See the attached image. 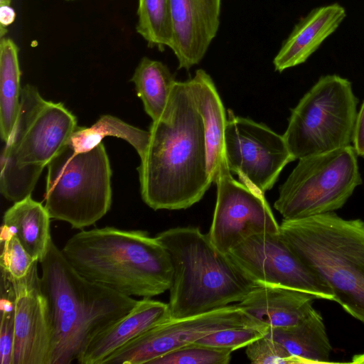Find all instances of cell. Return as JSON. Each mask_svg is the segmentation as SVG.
<instances>
[{
	"label": "cell",
	"instance_id": "obj_20",
	"mask_svg": "<svg viewBox=\"0 0 364 364\" xmlns=\"http://www.w3.org/2000/svg\"><path fill=\"white\" fill-rule=\"evenodd\" d=\"M50 217L41 203L29 196L14 203L4 213L1 228L16 236L38 263L46 255L50 235Z\"/></svg>",
	"mask_w": 364,
	"mask_h": 364
},
{
	"label": "cell",
	"instance_id": "obj_34",
	"mask_svg": "<svg viewBox=\"0 0 364 364\" xmlns=\"http://www.w3.org/2000/svg\"><path fill=\"white\" fill-rule=\"evenodd\" d=\"M11 0H0V6L1 5H11Z\"/></svg>",
	"mask_w": 364,
	"mask_h": 364
},
{
	"label": "cell",
	"instance_id": "obj_31",
	"mask_svg": "<svg viewBox=\"0 0 364 364\" xmlns=\"http://www.w3.org/2000/svg\"><path fill=\"white\" fill-rule=\"evenodd\" d=\"M352 142L357 155L364 157V101L357 113Z\"/></svg>",
	"mask_w": 364,
	"mask_h": 364
},
{
	"label": "cell",
	"instance_id": "obj_24",
	"mask_svg": "<svg viewBox=\"0 0 364 364\" xmlns=\"http://www.w3.org/2000/svg\"><path fill=\"white\" fill-rule=\"evenodd\" d=\"M106 136H114L127 141L141 159L148 146L150 132L106 114L101 116L90 127H77L67 144L76 153L86 152L97 146Z\"/></svg>",
	"mask_w": 364,
	"mask_h": 364
},
{
	"label": "cell",
	"instance_id": "obj_13",
	"mask_svg": "<svg viewBox=\"0 0 364 364\" xmlns=\"http://www.w3.org/2000/svg\"><path fill=\"white\" fill-rule=\"evenodd\" d=\"M259 323L237 305H228L208 312L171 318L134 338L101 364L149 363L171 351L196 342L224 328Z\"/></svg>",
	"mask_w": 364,
	"mask_h": 364
},
{
	"label": "cell",
	"instance_id": "obj_14",
	"mask_svg": "<svg viewBox=\"0 0 364 364\" xmlns=\"http://www.w3.org/2000/svg\"><path fill=\"white\" fill-rule=\"evenodd\" d=\"M20 279L9 276L14 291V338L12 364H48L51 322L37 264Z\"/></svg>",
	"mask_w": 364,
	"mask_h": 364
},
{
	"label": "cell",
	"instance_id": "obj_11",
	"mask_svg": "<svg viewBox=\"0 0 364 364\" xmlns=\"http://www.w3.org/2000/svg\"><path fill=\"white\" fill-rule=\"evenodd\" d=\"M215 183L216 203L208 234L219 251L229 254L254 235L279 232V225L264 194L236 181L227 161L222 165Z\"/></svg>",
	"mask_w": 364,
	"mask_h": 364
},
{
	"label": "cell",
	"instance_id": "obj_29",
	"mask_svg": "<svg viewBox=\"0 0 364 364\" xmlns=\"http://www.w3.org/2000/svg\"><path fill=\"white\" fill-rule=\"evenodd\" d=\"M1 254L0 259L1 271L15 279L26 277L35 262L33 259L14 236L0 237Z\"/></svg>",
	"mask_w": 364,
	"mask_h": 364
},
{
	"label": "cell",
	"instance_id": "obj_25",
	"mask_svg": "<svg viewBox=\"0 0 364 364\" xmlns=\"http://www.w3.org/2000/svg\"><path fill=\"white\" fill-rule=\"evenodd\" d=\"M137 33L149 46L163 51L172 38L170 0H139Z\"/></svg>",
	"mask_w": 364,
	"mask_h": 364
},
{
	"label": "cell",
	"instance_id": "obj_15",
	"mask_svg": "<svg viewBox=\"0 0 364 364\" xmlns=\"http://www.w3.org/2000/svg\"><path fill=\"white\" fill-rule=\"evenodd\" d=\"M170 48L179 69L188 70L204 58L220 26L221 0H170Z\"/></svg>",
	"mask_w": 364,
	"mask_h": 364
},
{
	"label": "cell",
	"instance_id": "obj_17",
	"mask_svg": "<svg viewBox=\"0 0 364 364\" xmlns=\"http://www.w3.org/2000/svg\"><path fill=\"white\" fill-rule=\"evenodd\" d=\"M315 299L313 294L298 289L259 284L236 304L255 322L283 328L303 320L314 308Z\"/></svg>",
	"mask_w": 364,
	"mask_h": 364
},
{
	"label": "cell",
	"instance_id": "obj_28",
	"mask_svg": "<svg viewBox=\"0 0 364 364\" xmlns=\"http://www.w3.org/2000/svg\"><path fill=\"white\" fill-rule=\"evenodd\" d=\"M269 327L261 323L224 328L207 335L196 343L232 351L246 347L257 338L266 335Z\"/></svg>",
	"mask_w": 364,
	"mask_h": 364
},
{
	"label": "cell",
	"instance_id": "obj_27",
	"mask_svg": "<svg viewBox=\"0 0 364 364\" xmlns=\"http://www.w3.org/2000/svg\"><path fill=\"white\" fill-rule=\"evenodd\" d=\"M0 363L12 364L14 338V291L9 276L1 271Z\"/></svg>",
	"mask_w": 364,
	"mask_h": 364
},
{
	"label": "cell",
	"instance_id": "obj_5",
	"mask_svg": "<svg viewBox=\"0 0 364 364\" xmlns=\"http://www.w3.org/2000/svg\"><path fill=\"white\" fill-rule=\"evenodd\" d=\"M279 232L328 286L333 301L364 324V221L330 212L283 220Z\"/></svg>",
	"mask_w": 364,
	"mask_h": 364
},
{
	"label": "cell",
	"instance_id": "obj_18",
	"mask_svg": "<svg viewBox=\"0 0 364 364\" xmlns=\"http://www.w3.org/2000/svg\"><path fill=\"white\" fill-rule=\"evenodd\" d=\"M345 9L333 4L313 9L294 28L273 60L276 71L304 63L339 26Z\"/></svg>",
	"mask_w": 364,
	"mask_h": 364
},
{
	"label": "cell",
	"instance_id": "obj_16",
	"mask_svg": "<svg viewBox=\"0 0 364 364\" xmlns=\"http://www.w3.org/2000/svg\"><path fill=\"white\" fill-rule=\"evenodd\" d=\"M168 304L143 298L126 315L95 336L77 359L101 364L111 354L151 328L171 319Z\"/></svg>",
	"mask_w": 364,
	"mask_h": 364
},
{
	"label": "cell",
	"instance_id": "obj_7",
	"mask_svg": "<svg viewBox=\"0 0 364 364\" xmlns=\"http://www.w3.org/2000/svg\"><path fill=\"white\" fill-rule=\"evenodd\" d=\"M47 166L45 207L50 218L82 229L109 210L112 170L102 142L82 153L66 144Z\"/></svg>",
	"mask_w": 364,
	"mask_h": 364
},
{
	"label": "cell",
	"instance_id": "obj_21",
	"mask_svg": "<svg viewBox=\"0 0 364 364\" xmlns=\"http://www.w3.org/2000/svg\"><path fill=\"white\" fill-rule=\"evenodd\" d=\"M267 335L276 340L306 364L329 363L332 347L323 319L314 308L299 323L283 328H269Z\"/></svg>",
	"mask_w": 364,
	"mask_h": 364
},
{
	"label": "cell",
	"instance_id": "obj_26",
	"mask_svg": "<svg viewBox=\"0 0 364 364\" xmlns=\"http://www.w3.org/2000/svg\"><path fill=\"white\" fill-rule=\"evenodd\" d=\"M232 352L228 348L194 342L157 358L149 364H228Z\"/></svg>",
	"mask_w": 364,
	"mask_h": 364
},
{
	"label": "cell",
	"instance_id": "obj_33",
	"mask_svg": "<svg viewBox=\"0 0 364 364\" xmlns=\"http://www.w3.org/2000/svg\"><path fill=\"white\" fill-rule=\"evenodd\" d=\"M350 363L355 364H364V353L353 355Z\"/></svg>",
	"mask_w": 364,
	"mask_h": 364
},
{
	"label": "cell",
	"instance_id": "obj_4",
	"mask_svg": "<svg viewBox=\"0 0 364 364\" xmlns=\"http://www.w3.org/2000/svg\"><path fill=\"white\" fill-rule=\"evenodd\" d=\"M156 237L167 250L173 267L168 302L171 318L240 302L259 284L198 228H173Z\"/></svg>",
	"mask_w": 364,
	"mask_h": 364
},
{
	"label": "cell",
	"instance_id": "obj_22",
	"mask_svg": "<svg viewBox=\"0 0 364 364\" xmlns=\"http://www.w3.org/2000/svg\"><path fill=\"white\" fill-rule=\"evenodd\" d=\"M18 48L9 38H0V135L6 143L18 118L21 90Z\"/></svg>",
	"mask_w": 364,
	"mask_h": 364
},
{
	"label": "cell",
	"instance_id": "obj_30",
	"mask_svg": "<svg viewBox=\"0 0 364 364\" xmlns=\"http://www.w3.org/2000/svg\"><path fill=\"white\" fill-rule=\"evenodd\" d=\"M245 352L254 364H306L267 334L247 346Z\"/></svg>",
	"mask_w": 364,
	"mask_h": 364
},
{
	"label": "cell",
	"instance_id": "obj_3",
	"mask_svg": "<svg viewBox=\"0 0 364 364\" xmlns=\"http://www.w3.org/2000/svg\"><path fill=\"white\" fill-rule=\"evenodd\" d=\"M61 250L80 274L126 296L151 298L171 285L167 250L144 230L109 226L82 230Z\"/></svg>",
	"mask_w": 364,
	"mask_h": 364
},
{
	"label": "cell",
	"instance_id": "obj_19",
	"mask_svg": "<svg viewBox=\"0 0 364 364\" xmlns=\"http://www.w3.org/2000/svg\"><path fill=\"white\" fill-rule=\"evenodd\" d=\"M188 80L203 120L208 170L212 183H215L222 165L226 162L225 109L213 79L204 70H197L194 76Z\"/></svg>",
	"mask_w": 364,
	"mask_h": 364
},
{
	"label": "cell",
	"instance_id": "obj_2",
	"mask_svg": "<svg viewBox=\"0 0 364 364\" xmlns=\"http://www.w3.org/2000/svg\"><path fill=\"white\" fill-rule=\"evenodd\" d=\"M39 263L51 322L48 364L77 360L95 336L129 313L138 301L80 274L52 239Z\"/></svg>",
	"mask_w": 364,
	"mask_h": 364
},
{
	"label": "cell",
	"instance_id": "obj_1",
	"mask_svg": "<svg viewBox=\"0 0 364 364\" xmlns=\"http://www.w3.org/2000/svg\"><path fill=\"white\" fill-rule=\"evenodd\" d=\"M138 167L144 202L157 210L186 209L200 201L212 181L203 120L188 80L176 81Z\"/></svg>",
	"mask_w": 364,
	"mask_h": 364
},
{
	"label": "cell",
	"instance_id": "obj_32",
	"mask_svg": "<svg viewBox=\"0 0 364 364\" xmlns=\"http://www.w3.org/2000/svg\"><path fill=\"white\" fill-rule=\"evenodd\" d=\"M16 14L11 5L0 6V38L5 37L7 27L15 21Z\"/></svg>",
	"mask_w": 364,
	"mask_h": 364
},
{
	"label": "cell",
	"instance_id": "obj_23",
	"mask_svg": "<svg viewBox=\"0 0 364 364\" xmlns=\"http://www.w3.org/2000/svg\"><path fill=\"white\" fill-rule=\"evenodd\" d=\"M146 113L156 121L164 111L175 82L174 75L162 62L144 57L131 79Z\"/></svg>",
	"mask_w": 364,
	"mask_h": 364
},
{
	"label": "cell",
	"instance_id": "obj_8",
	"mask_svg": "<svg viewBox=\"0 0 364 364\" xmlns=\"http://www.w3.org/2000/svg\"><path fill=\"white\" fill-rule=\"evenodd\" d=\"M357 105L348 79L338 75L321 77L291 109L283 134L294 159L350 145Z\"/></svg>",
	"mask_w": 364,
	"mask_h": 364
},
{
	"label": "cell",
	"instance_id": "obj_35",
	"mask_svg": "<svg viewBox=\"0 0 364 364\" xmlns=\"http://www.w3.org/2000/svg\"><path fill=\"white\" fill-rule=\"evenodd\" d=\"M68 1H73V0H68Z\"/></svg>",
	"mask_w": 364,
	"mask_h": 364
},
{
	"label": "cell",
	"instance_id": "obj_6",
	"mask_svg": "<svg viewBox=\"0 0 364 364\" xmlns=\"http://www.w3.org/2000/svg\"><path fill=\"white\" fill-rule=\"evenodd\" d=\"M77 127L63 103L46 100L36 87L24 85L16 125L1 154V194L14 203L31 196L44 167Z\"/></svg>",
	"mask_w": 364,
	"mask_h": 364
},
{
	"label": "cell",
	"instance_id": "obj_12",
	"mask_svg": "<svg viewBox=\"0 0 364 364\" xmlns=\"http://www.w3.org/2000/svg\"><path fill=\"white\" fill-rule=\"evenodd\" d=\"M228 255L258 284L295 289L317 299L334 301L328 286L289 247L280 232L254 235Z\"/></svg>",
	"mask_w": 364,
	"mask_h": 364
},
{
	"label": "cell",
	"instance_id": "obj_9",
	"mask_svg": "<svg viewBox=\"0 0 364 364\" xmlns=\"http://www.w3.org/2000/svg\"><path fill=\"white\" fill-rule=\"evenodd\" d=\"M357 156L349 145L299 159L274 204L283 220L341 208L362 182Z\"/></svg>",
	"mask_w": 364,
	"mask_h": 364
},
{
	"label": "cell",
	"instance_id": "obj_10",
	"mask_svg": "<svg viewBox=\"0 0 364 364\" xmlns=\"http://www.w3.org/2000/svg\"><path fill=\"white\" fill-rule=\"evenodd\" d=\"M225 151L230 171L243 184L263 194L273 187L286 165L295 160L283 135L231 109L228 110Z\"/></svg>",
	"mask_w": 364,
	"mask_h": 364
}]
</instances>
